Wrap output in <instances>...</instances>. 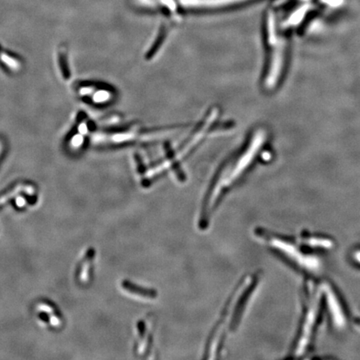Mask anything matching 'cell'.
I'll list each match as a JSON object with an SVG mask.
<instances>
[{"mask_svg":"<svg viewBox=\"0 0 360 360\" xmlns=\"http://www.w3.org/2000/svg\"><path fill=\"white\" fill-rule=\"evenodd\" d=\"M267 134L264 130H255L245 146L221 166L212 180L204 199L200 218L202 223L209 222L223 198L251 168L253 163L257 159L259 152L264 146Z\"/></svg>","mask_w":360,"mask_h":360,"instance_id":"6da1fadb","label":"cell"},{"mask_svg":"<svg viewBox=\"0 0 360 360\" xmlns=\"http://www.w3.org/2000/svg\"><path fill=\"white\" fill-rule=\"evenodd\" d=\"M274 20L270 15H266L264 25L265 65L262 81L264 89L269 91L274 90L279 84L284 63V45L278 37Z\"/></svg>","mask_w":360,"mask_h":360,"instance_id":"7a4b0ae2","label":"cell"},{"mask_svg":"<svg viewBox=\"0 0 360 360\" xmlns=\"http://www.w3.org/2000/svg\"><path fill=\"white\" fill-rule=\"evenodd\" d=\"M217 113H218L215 109L208 113V115L205 116V118L202 120L201 124L195 130V133L189 136L186 142L183 143L182 146L175 152L174 155L169 157L167 160L163 161L154 168L149 169L146 173V178H154L162 174L164 171L169 170L170 168H173V165L180 163V161L188 156V154L197 146V144L200 143L207 133L209 132L210 125L214 124V120L216 119Z\"/></svg>","mask_w":360,"mask_h":360,"instance_id":"3957f363","label":"cell"},{"mask_svg":"<svg viewBox=\"0 0 360 360\" xmlns=\"http://www.w3.org/2000/svg\"><path fill=\"white\" fill-rule=\"evenodd\" d=\"M166 132L139 133L135 131L130 132L117 133L113 135H104L102 133L92 136V141L94 144H123L130 141H149L161 137Z\"/></svg>","mask_w":360,"mask_h":360,"instance_id":"277c9868","label":"cell"},{"mask_svg":"<svg viewBox=\"0 0 360 360\" xmlns=\"http://www.w3.org/2000/svg\"><path fill=\"white\" fill-rule=\"evenodd\" d=\"M246 0H183L182 2L185 6H190V8H223L230 5H236L238 3L244 2Z\"/></svg>","mask_w":360,"mask_h":360,"instance_id":"5b68a950","label":"cell"},{"mask_svg":"<svg viewBox=\"0 0 360 360\" xmlns=\"http://www.w3.org/2000/svg\"><path fill=\"white\" fill-rule=\"evenodd\" d=\"M329 308H330V310H331L332 315H333V317H334L335 324H336L338 326H343L344 322H345L344 318H343L344 317V315H343V313L342 310H341V308H339V302H338L336 296L332 293L329 298Z\"/></svg>","mask_w":360,"mask_h":360,"instance_id":"8992f818","label":"cell"},{"mask_svg":"<svg viewBox=\"0 0 360 360\" xmlns=\"http://www.w3.org/2000/svg\"><path fill=\"white\" fill-rule=\"evenodd\" d=\"M0 59L5 65H7L10 70H14V71H18L21 68V64L17 59H15L11 56L8 55L7 53L2 52V51H0Z\"/></svg>","mask_w":360,"mask_h":360,"instance_id":"52a82bcc","label":"cell"},{"mask_svg":"<svg viewBox=\"0 0 360 360\" xmlns=\"http://www.w3.org/2000/svg\"><path fill=\"white\" fill-rule=\"evenodd\" d=\"M112 93L108 90H95L92 94V99L96 103H106L112 99Z\"/></svg>","mask_w":360,"mask_h":360,"instance_id":"ba28073f","label":"cell"}]
</instances>
